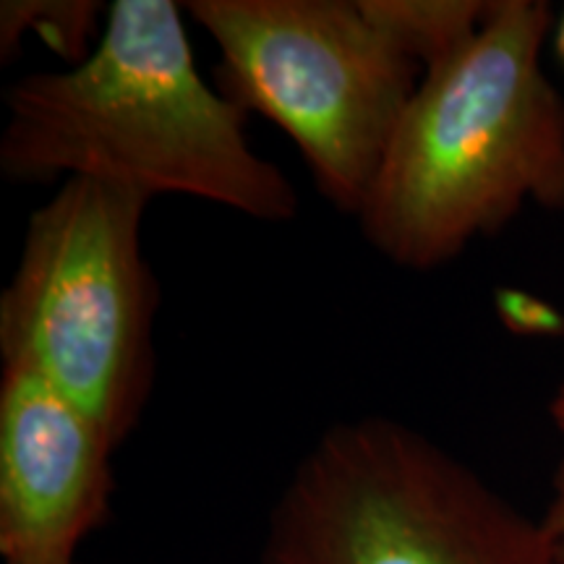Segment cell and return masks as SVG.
Returning a JSON list of instances; mask_svg holds the SVG:
<instances>
[{
	"label": "cell",
	"instance_id": "cell-1",
	"mask_svg": "<svg viewBox=\"0 0 564 564\" xmlns=\"http://www.w3.org/2000/svg\"><path fill=\"white\" fill-rule=\"evenodd\" d=\"M173 0H116L87 58L6 89L0 171L13 183L91 178L288 223L299 192L251 147L246 112L196 68Z\"/></svg>",
	"mask_w": 564,
	"mask_h": 564
},
{
	"label": "cell",
	"instance_id": "cell-2",
	"mask_svg": "<svg viewBox=\"0 0 564 564\" xmlns=\"http://www.w3.org/2000/svg\"><path fill=\"white\" fill-rule=\"evenodd\" d=\"M546 0H494L474 37L429 68L358 209L387 262H455L525 207L564 209V97L544 68Z\"/></svg>",
	"mask_w": 564,
	"mask_h": 564
},
{
	"label": "cell",
	"instance_id": "cell-3",
	"mask_svg": "<svg viewBox=\"0 0 564 564\" xmlns=\"http://www.w3.org/2000/svg\"><path fill=\"white\" fill-rule=\"evenodd\" d=\"M150 196L68 178L30 215L0 295L3 366L45 379L121 447L154 387L160 291L141 246Z\"/></svg>",
	"mask_w": 564,
	"mask_h": 564
},
{
	"label": "cell",
	"instance_id": "cell-4",
	"mask_svg": "<svg viewBox=\"0 0 564 564\" xmlns=\"http://www.w3.org/2000/svg\"><path fill=\"white\" fill-rule=\"evenodd\" d=\"M262 564H560L552 541L470 465L405 423L329 426L272 507Z\"/></svg>",
	"mask_w": 564,
	"mask_h": 564
},
{
	"label": "cell",
	"instance_id": "cell-5",
	"mask_svg": "<svg viewBox=\"0 0 564 564\" xmlns=\"http://www.w3.org/2000/svg\"><path fill=\"white\" fill-rule=\"evenodd\" d=\"M220 53L217 87L288 133L319 194L356 217L423 68L364 0H188Z\"/></svg>",
	"mask_w": 564,
	"mask_h": 564
},
{
	"label": "cell",
	"instance_id": "cell-6",
	"mask_svg": "<svg viewBox=\"0 0 564 564\" xmlns=\"http://www.w3.org/2000/svg\"><path fill=\"white\" fill-rule=\"evenodd\" d=\"M112 436L24 369L0 373V554L6 564L76 560L108 514Z\"/></svg>",
	"mask_w": 564,
	"mask_h": 564
},
{
	"label": "cell",
	"instance_id": "cell-7",
	"mask_svg": "<svg viewBox=\"0 0 564 564\" xmlns=\"http://www.w3.org/2000/svg\"><path fill=\"white\" fill-rule=\"evenodd\" d=\"M494 0H364L373 24L426 74L460 51Z\"/></svg>",
	"mask_w": 564,
	"mask_h": 564
},
{
	"label": "cell",
	"instance_id": "cell-8",
	"mask_svg": "<svg viewBox=\"0 0 564 564\" xmlns=\"http://www.w3.org/2000/svg\"><path fill=\"white\" fill-rule=\"evenodd\" d=\"M108 19L100 0H6L0 6V58L17 55L26 34L45 42L68 66L87 58Z\"/></svg>",
	"mask_w": 564,
	"mask_h": 564
},
{
	"label": "cell",
	"instance_id": "cell-9",
	"mask_svg": "<svg viewBox=\"0 0 564 564\" xmlns=\"http://www.w3.org/2000/svg\"><path fill=\"white\" fill-rule=\"evenodd\" d=\"M497 312L507 327L520 335H556L564 329V316L556 308L514 288L497 293Z\"/></svg>",
	"mask_w": 564,
	"mask_h": 564
},
{
	"label": "cell",
	"instance_id": "cell-10",
	"mask_svg": "<svg viewBox=\"0 0 564 564\" xmlns=\"http://www.w3.org/2000/svg\"><path fill=\"white\" fill-rule=\"evenodd\" d=\"M549 419H552V426L556 434L564 440V377L562 382L554 387L552 400H549ZM541 525L552 541L556 556H560V564H564V453L556 463L554 478H552V494H549L546 510L541 514Z\"/></svg>",
	"mask_w": 564,
	"mask_h": 564
},
{
	"label": "cell",
	"instance_id": "cell-11",
	"mask_svg": "<svg viewBox=\"0 0 564 564\" xmlns=\"http://www.w3.org/2000/svg\"><path fill=\"white\" fill-rule=\"evenodd\" d=\"M552 47H554L556 58H560V61H562V66H564V11H562L560 17H556V21H554V32H552Z\"/></svg>",
	"mask_w": 564,
	"mask_h": 564
},
{
	"label": "cell",
	"instance_id": "cell-12",
	"mask_svg": "<svg viewBox=\"0 0 564 564\" xmlns=\"http://www.w3.org/2000/svg\"><path fill=\"white\" fill-rule=\"evenodd\" d=\"M42 564H79L76 560H68V562H42Z\"/></svg>",
	"mask_w": 564,
	"mask_h": 564
}]
</instances>
